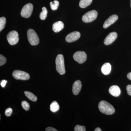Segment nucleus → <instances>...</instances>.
Returning <instances> with one entry per match:
<instances>
[{
  "label": "nucleus",
  "mask_w": 131,
  "mask_h": 131,
  "mask_svg": "<svg viewBox=\"0 0 131 131\" xmlns=\"http://www.w3.org/2000/svg\"><path fill=\"white\" fill-rule=\"evenodd\" d=\"M98 108L101 112L107 115L113 114L115 111L113 106L105 101H101L98 105Z\"/></svg>",
  "instance_id": "nucleus-1"
},
{
  "label": "nucleus",
  "mask_w": 131,
  "mask_h": 131,
  "mask_svg": "<svg viewBox=\"0 0 131 131\" xmlns=\"http://www.w3.org/2000/svg\"><path fill=\"white\" fill-rule=\"evenodd\" d=\"M56 63L57 71L61 75L65 74L66 70L63 55L58 54L56 58Z\"/></svg>",
  "instance_id": "nucleus-2"
},
{
  "label": "nucleus",
  "mask_w": 131,
  "mask_h": 131,
  "mask_svg": "<svg viewBox=\"0 0 131 131\" xmlns=\"http://www.w3.org/2000/svg\"><path fill=\"white\" fill-rule=\"evenodd\" d=\"M27 35L28 41L31 45L36 46L39 43V38L34 30L29 29L27 31Z\"/></svg>",
  "instance_id": "nucleus-3"
},
{
  "label": "nucleus",
  "mask_w": 131,
  "mask_h": 131,
  "mask_svg": "<svg viewBox=\"0 0 131 131\" xmlns=\"http://www.w3.org/2000/svg\"><path fill=\"white\" fill-rule=\"evenodd\" d=\"M98 16V13L95 10L87 12L82 17V20L85 23H90L94 20Z\"/></svg>",
  "instance_id": "nucleus-4"
},
{
  "label": "nucleus",
  "mask_w": 131,
  "mask_h": 131,
  "mask_svg": "<svg viewBox=\"0 0 131 131\" xmlns=\"http://www.w3.org/2000/svg\"><path fill=\"white\" fill-rule=\"evenodd\" d=\"M7 38L9 44L11 45H14L18 42V34L16 31H11L7 34Z\"/></svg>",
  "instance_id": "nucleus-5"
},
{
  "label": "nucleus",
  "mask_w": 131,
  "mask_h": 131,
  "mask_svg": "<svg viewBox=\"0 0 131 131\" xmlns=\"http://www.w3.org/2000/svg\"><path fill=\"white\" fill-rule=\"evenodd\" d=\"M33 9V6L31 3H29L24 6L21 9V16L23 18H29L31 15Z\"/></svg>",
  "instance_id": "nucleus-6"
},
{
  "label": "nucleus",
  "mask_w": 131,
  "mask_h": 131,
  "mask_svg": "<svg viewBox=\"0 0 131 131\" xmlns=\"http://www.w3.org/2000/svg\"><path fill=\"white\" fill-rule=\"evenodd\" d=\"M13 76L17 80H27L30 78L28 73L19 70H14L13 73Z\"/></svg>",
  "instance_id": "nucleus-7"
},
{
  "label": "nucleus",
  "mask_w": 131,
  "mask_h": 131,
  "mask_svg": "<svg viewBox=\"0 0 131 131\" xmlns=\"http://www.w3.org/2000/svg\"><path fill=\"white\" fill-rule=\"evenodd\" d=\"M73 57L74 60L80 64L83 63L87 59V55L84 51L76 52L74 54Z\"/></svg>",
  "instance_id": "nucleus-8"
},
{
  "label": "nucleus",
  "mask_w": 131,
  "mask_h": 131,
  "mask_svg": "<svg viewBox=\"0 0 131 131\" xmlns=\"http://www.w3.org/2000/svg\"><path fill=\"white\" fill-rule=\"evenodd\" d=\"M81 34L78 31H74L71 32L66 37V40L69 43H71L76 41L80 38Z\"/></svg>",
  "instance_id": "nucleus-9"
},
{
  "label": "nucleus",
  "mask_w": 131,
  "mask_h": 131,
  "mask_svg": "<svg viewBox=\"0 0 131 131\" xmlns=\"http://www.w3.org/2000/svg\"><path fill=\"white\" fill-rule=\"evenodd\" d=\"M117 37H118V34L117 32H110L105 39L104 41V44L106 45H111L116 40Z\"/></svg>",
  "instance_id": "nucleus-10"
},
{
  "label": "nucleus",
  "mask_w": 131,
  "mask_h": 131,
  "mask_svg": "<svg viewBox=\"0 0 131 131\" xmlns=\"http://www.w3.org/2000/svg\"><path fill=\"white\" fill-rule=\"evenodd\" d=\"M118 19V16L116 15H111L104 22L103 25V28H106L109 27L112 24H113L117 21Z\"/></svg>",
  "instance_id": "nucleus-11"
},
{
  "label": "nucleus",
  "mask_w": 131,
  "mask_h": 131,
  "mask_svg": "<svg viewBox=\"0 0 131 131\" xmlns=\"http://www.w3.org/2000/svg\"><path fill=\"white\" fill-rule=\"evenodd\" d=\"M109 93L114 97H118L120 95L121 91L119 87L117 85H113L109 88Z\"/></svg>",
  "instance_id": "nucleus-12"
},
{
  "label": "nucleus",
  "mask_w": 131,
  "mask_h": 131,
  "mask_svg": "<svg viewBox=\"0 0 131 131\" xmlns=\"http://www.w3.org/2000/svg\"><path fill=\"white\" fill-rule=\"evenodd\" d=\"M81 82L80 80H77L74 82L72 88V91L73 94L77 95L79 93L82 88Z\"/></svg>",
  "instance_id": "nucleus-13"
},
{
  "label": "nucleus",
  "mask_w": 131,
  "mask_h": 131,
  "mask_svg": "<svg viewBox=\"0 0 131 131\" xmlns=\"http://www.w3.org/2000/svg\"><path fill=\"white\" fill-rule=\"evenodd\" d=\"M64 27L63 22L59 21L54 23L52 25V30L54 32H58L62 30Z\"/></svg>",
  "instance_id": "nucleus-14"
},
{
  "label": "nucleus",
  "mask_w": 131,
  "mask_h": 131,
  "mask_svg": "<svg viewBox=\"0 0 131 131\" xmlns=\"http://www.w3.org/2000/svg\"><path fill=\"white\" fill-rule=\"evenodd\" d=\"M111 64L108 63H106L104 64L101 68V71L103 74L107 75L109 74L111 72Z\"/></svg>",
  "instance_id": "nucleus-15"
},
{
  "label": "nucleus",
  "mask_w": 131,
  "mask_h": 131,
  "mask_svg": "<svg viewBox=\"0 0 131 131\" xmlns=\"http://www.w3.org/2000/svg\"><path fill=\"white\" fill-rule=\"evenodd\" d=\"M60 108L59 105L56 101H54L51 103L50 106V110L52 112H57Z\"/></svg>",
  "instance_id": "nucleus-16"
},
{
  "label": "nucleus",
  "mask_w": 131,
  "mask_h": 131,
  "mask_svg": "<svg viewBox=\"0 0 131 131\" xmlns=\"http://www.w3.org/2000/svg\"><path fill=\"white\" fill-rule=\"evenodd\" d=\"M24 93H25L26 96L30 100L32 101L35 102L37 100V96L34 95L31 92L28 91H25Z\"/></svg>",
  "instance_id": "nucleus-17"
},
{
  "label": "nucleus",
  "mask_w": 131,
  "mask_h": 131,
  "mask_svg": "<svg viewBox=\"0 0 131 131\" xmlns=\"http://www.w3.org/2000/svg\"><path fill=\"white\" fill-rule=\"evenodd\" d=\"M93 0H81L79 5L81 8H84L89 6L91 4Z\"/></svg>",
  "instance_id": "nucleus-18"
},
{
  "label": "nucleus",
  "mask_w": 131,
  "mask_h": 131,
  "mask_svg": "<svg viewBox=\"0 0 131 131\" xmlns=\"http://www.w3.org/2000/svg\"><path fill=\"white\" fill-rule=\"evenodd\" d=\"M42 12L40 13V18L42 20H44L47 18L48 11L46 8L43 7L42 8Z\"/></svg>",
  "instance_id": "nucleus-19"
},
{
  "label": "nucleus",
  "mask_w": 131,
  "mask_h": 131,
  "mask_svg": "<svg viewBox=\"0 0 131 131\" xmlns=\"http://www.w3.org/2000/svg\"><path fill=\"white\" fill-rule=\"evenodd\" d=\"M51 8L52 10H56L58 8L59 6V2L58 1H54L50 3Z\"/></svg>",
  "instance_id": "nucleus-20"
},
{
  "label": "nucleus",
  "mask_w": 131,
  "mask_h": 131,
  "mask_svg": "<svg viewBox=\"0 0 131 131\" xmlns=\"http://www.w3.org/2000/svg\"><path fill=\"white\" fill-rule=\"evenodd\" d=\"M6 22V20L5 17H2L0 18V31H1L5 28Z\"/></svg>",
  "instance_id": "nucleus-21"
},
{
  "label": "nucleus",
  "mask_w": 131,
  "mask_h": 131,
  "mask_svg": "<svg viewBox=\"0 0 131 131\" xmlns=\"http://www.w3.org/2000/svg\"><path fill=\"white\" fill-rule=\"evenodd\" d=\"M21 106L26 111H28L30 109V106L28 102L26 101H23L21 103Z\"/></svg>",
  "instance_id": "nucleus-22"
},
{
  "label": "nucleus",
  "mask_w": 131,
  "mask_h": 131,
  "mask_svg": "<svg viewBox=\"0 0 131 131\" xmlns=\"http://www.w3.org/2000/svg\"><path fill=\"white\" fill-rule=\"evenodd\" d=\"M86 130L85 126H83L77 125L75 126L74 131H85Z\"/></svg>",
  "instance_id": "nucleus-23"
},
{
  "label": "nucleus",
  "mask_w": 131,
  "mask_h": 131,
  "mask_svg": "<svg viewBox=\"0 0 131 131\" xmlns=\"http://www.w3.org/2000/svg\"><path fill=\"white\" fill-rule=\"evenodd\" d=\"M6 58L1 54L0 55V66H2L5 64L6 62Z\"/></svg>",
  "instance_id": "nucleus-24"
},
{
  "label": "nucleus",
  "mask_w": 131,
  "mask_h": 131,
  "mask_svg": "<svg viewBox=\"0 0 131 131\" xmlns=\"http://www.w3.org/2000/svg\"><path fill=\"white\" fill-rule=\"evenodd\" d=\"M12 112H13V109L11 108H8L5 110V115L7 117H9L11 116Z\"/></svg>",
  "instance_id": "nucleus-25"
},
{
  "label": "nucleus",
  "mask_w": 131,
  "mask_h": 131,
  "mask_svg": "<svg viewBox=\"0 0 131 131\" xmlns=\"http://www.w3.org/2000/svg\"><path fill=\"white\" fill-rule=\"evenodd\" d=\"M126 89L127 93L129 95L131 96V85H128L126 86Z\"/></svg>",
  "instance_id": "nucleus-26"
},
{
  "label": "nucleus",
  "mask_w": 131,
  "mask_h": 131,
  "mask_svg": "<svg viewBox=\"0 0 131 131\" xmlns=\"http://www.w3.org/2000/svg\"><path fill=\"white\" fill-rule=\"evenodd\" d=\"M7 81L6 80H3L2 81H1V85L2 88H5L6 86V84L7 83Z\"/></svg>",
  "instance_id": "nucleus-27"
},
{
  "label": "nucleus",
  "mask_w": 131,
  "mask_h": 131,
  "mask_svg": "<svg viewBox=\"0 0 131 131\" xmlns=\"http://www.w3.org/2000/svg\"><path fill=\"white\" fill-rule=\"evenodd\" d=\"M45 130L46 131H57V130L56 129L53 128V127H47L46 129Z\"/></svg>",
  "instance_id": "nucleus-28"
},
{
  "label": "nucleus",
  "mask_w": 131,
  "mask_h": 131,
  "mask_svg": "<svg viewBox=\"0 0 131 131\" xmlns=\"http://www.w3.org/2000/svg\"><path fill=\"white\" fill-rule=\"evenodd\" d=\"M127 78L129 80L131 81V72H130L127 74Z\"/></svg>",
  "instance_id": "nucleus-29"
},
{
  "label": "nucleus",
  "mask_w": 131,
  "mask_h": 131,
  "mask_svg": "<svg viewBox=\"0 0 131 131\" xmlns=\"http://www.w3.org/2000/svg\"><path fill=\"white\" fill-rule=\"evenodd\" d=\"M95 131H102L101 129L100 128V127H97V128H96L94 130Z\"/></svg>",
  "instance_id": "nucleus-30"
},
{
  "label": "nucleus",
  "mask_w": 131,
  "mask_h": 131,
  "mask_svg": "<svg viewBox=\"0 0 131 131\" xmlns=\"http://www.w3.org/2000/svg\"></svg>",
  "instance_id": "nucleus-31"
}]
</instances>
